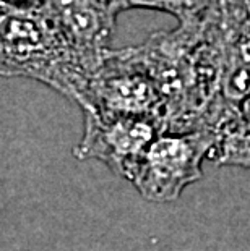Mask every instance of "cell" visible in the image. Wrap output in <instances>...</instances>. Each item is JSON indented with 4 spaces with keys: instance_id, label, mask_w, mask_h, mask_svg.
<instances>
[{
    "instance_id": "1",
    "label": "cell",
    "mask_w": 250,
    "mask_h": 251,
    "mask_svg": "<svg viewBox=\"0 0 250 251\" xmlns=\"http://www.w3.org/2000/svg\"><path fill=\"white\" fill-rule=\"evenodd\" d=\"M0 75L36 79L77 104L88 88L41 3L0 0Z\"/></svg>"
},
{
    "instance_id": "2",
    "label": "cell",
    "mask_w": 250,
    "mask_h": 251,
    "mask_svg": "<svg viewBox=\"0 0 250 251\" xmlns=\"http://www.w3.org/2000/svg\"><path fill=\"white\" fill-rule=\"evenodd\" d=\"M220 138V133L210 130L161 133L143 154L130 183L146 201H175L203 177V162L211 157Z\"/></svg>"
},
{
    "instance_id": "3",
    "label": "cell",
    "mask_w": 250,
    "mask_h": 251,
    "mask_svg": "<svg viewBox=\"0 0 250 251\" xmlns=\"http://www.w3.org/2000/svg\"><path fill=\"white\" fill-rule=\"evenodd\" d=\"M78 105L83 112L104 115L148 117L164 131L161 98L135 46L108 50Z\"/></svg>"
},
{
    "instance_id": "4",
    "label": "cell",
    "mask_w": 250,
    "mask_h": 251,
    "mask_svg": "<svg viewBox=\"0 0 250 251\" xmlns=\"http://www.w3.org/2000/svg\"><path fill=\"white\" fill-rule=\"evenodd\" d=\"M84 130L73 154L80 161L104 162L115 175L129 180L137 170L148 146L163 126L148 117L104 115L83 112Z\"/></svg>"
},
{
    "instance_id": "5",
    "label": "cell",
    "mask_w": 250,
    "mask_h": 251,
    "mask_svg": "<svg viewBox=\"0 0 250 251\" xmlns=\"http://www.w3.org/2000/svg\"><path fill=\"white\" fill-rule=\"evenodd\" d=\"M73 63L88 79L108 54L117 12L112 0H41Z\"/></svg>"
},
{
    "instance_id": "6",
    "label": "cell",
    "mask_w": 250,
    "mask_h": 251,
    "mask_svg": "<svg viewBox=\"0 0 250 251\" xmlns=\"http://www.w3.org/2000/svg\"><path fill=\"white\" fill-rule=\"evenodd\" d=\"M117 12L129 8H148L169 13L177 18L179 23L194 20L208 12L215 0H112Z\"/></svg>"
},
{
    "instance_id": "7",
    "label": "cell",
    "mask_w": 250,
    "mask_h": 251,
    "mask_svg": "<svg viewBox=\"0 0 250 251\" xmlns=\"http://www.w3.org/2000/svg\"><path fill=\"white\" fill-rule=\"evenodd\" d=\"M211 159L218 165L250 169V135H222L211 154Z\"/></svg>"
},
{
    "instance_id": "8",
    "label": "cell",
    "mask_w": 250,
    "mask_h": 251,
    "mask_svg": "<svg viewBox=\"0 0 250 251\" xmlns=\"http://www.w3.org/2000/svg\"><path fill=\"white\" fill-rule=\"evenodd\" d=\"M227 133H239V135H250V94L241 104L234 109L231 119L222 128L221 136Z\"/></svg>"
},
{
    "instance_id": "9",
    "label": "cell",
    "mask_w": 250,
    "mask_h": 251,
    "mask_svg": "<svg viewBox=\"0 0 250 251\" xmlns=\"http://www.w3.org/2000/svg\"><path fill=\"white\" fill-rule=\"evenodd\" d=\"M7 2H12V3H20V5H34L41 2V0H7Z\"/></svg>"
}]
</instances>
